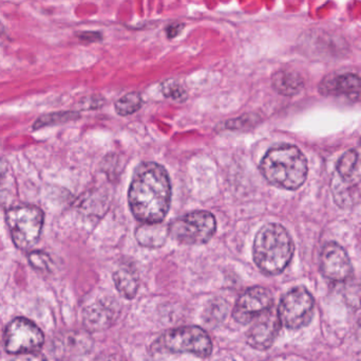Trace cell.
Here are the masks:
<instances>
[{
  "label": "cell",
  "mask_w": 361,
  "mask_h": 361,
  "mask_svg": "<svg viewBox=\"0 0 361 361\" xmlns=\"http://www.w3.org/2000/svg\"><path fill=\"white\" fill-rule=\"evenodd\" d=\"M129 206L144 224L162 223L171 207V186L169 174L158 163H142L129 189Z\"/></svg>",
  "instance_id": "6da1fadb"
},
{
  "label": "cell",
  "mask_w": 361,
  "mask_h": 361,
  "mask_svg": "<svg viewBox=\"0 0 361 361\" xmlns=\"http://www.w3.org/2000/svg\"><path fill=\"white\" fill-rule=\"evenodd\" d=\"M260 171L273 186L297 190L307 179V158L296 146L281 144L271 148L263 157Z\"/></svg>",
  "instance_id": "7a4b0ae2"
},
{
  "label": "cell",
  "mask_w": 361,
  "mask_h": 361,
  "mask_svg": "<svg viewBox=\"0 0 361 361\" xmlns=\"http://www.w3.org/2000/svg\"><path fill=\"white\" fill-rule=\"evenodd\" d=\"M294 243L290 233L279 224H267L257 233L254 242V260L262 273L279 275L292 261Z\"/></svg>",
  "instance_id": "3957f363"
},
{
  "label": "cell",
  "mask_w": 361,
  "mask_h": 361,
  "mask_svg": "<svg viewBox=\"0 0 361 361\" xmlns=\"http://www.w3.org/2000/svg\"><path fill=\"white\" fill-rule=\"evenodd\" d=\"M337 205L351 208L361 203V153L350 150L343 155L331 180Z\"/></svg>",
  "instance_id": "277c9868"
},
{
  "label": "cell",
  "mask_w": 361,
  "mask_h": 361,
  "mask_svg": "<svg viewBox=\"0 0 361 361\" xmlns=\"http://www.w3.org/2000/svg\"><path fill=\"white\" fill-rule=\"evenodd\" d=\"M6 224L13 243L21 250H27L37 244L44 227V212L33 205H16L8 208Z\"/></svg>",
  "instance_id": "5b68a950"
},
{
  "label": "cell",
  "mask_w": 361,
  "mask_h": 361,
  "mask_svg": "<svg viewBox=\"0 0 361 361\" xmlns=\"http://www.w3.org/2000/svg\"><path fill=\"white\" fill-rule=\"evenodd\" d=\"M216 228V218L210 212L195 211L171 223L169 232L180 244L201 245L212 239Z\"/></svg>",
  "instance_id": "8992f818"
},
{
  "label": "cell",
  "mask_w": 361,
  "mask_h": 361,
  "mask_svg": "<svg viewBox=\"0 0 361 361\" xmlns=\"http://www.w3.org/2000/svg\"><path fill=\"white\" fill-rule=\"evenodd\" d=\"M315 301L307 288L299 286L284 295L278 307L281 326L288 330L305 328L313 319Z\"/></svg>",
  "instance_id": "52a82bcc"
},
{
  "label": "cell",
  "mask_w": 361,
  "mask_h": 361,
  "mask_svg": "<svg viewBox=\"0 0 361 361\" xmlns=\"http://www.w3.org/2000/svg\"><path fill=\"white\" fill-rule=\"evenodd\" d=\"M159 343L173 353H190L206 358L212 354L210 337L203 329L197 326H183L163 334Z\"/></svg>",
  "instance_id": "ba28073f"
},
{
  "label": "cell",
  "mask_w": 361,
  "mask_h": 361,
  "mask_svg": "<svg viewBox=\"0 0 361 361\" xmlns=\"http://www.w3.org/2000/svg\"><path fill=\"white\" fill-rule=\"evenodd\" d=\"M44 343V333L27 318L13 320L4 332V348L6 353L11 355L38 353Z\"/></svg>",
  "instance_id": "9c48e42d"
},
{
  "label": "cell",
  "mask_w": 361,
  "mask_h": 361,
  "mask_svg": "<svg viewBox=\"0 0 361 361\" xmlns=\"http://www.w3.org/2000/svg\"><path fill=\"white\" fill-rule=\"evenodd\" d=\"M273 303V295L269 290L255 286L238 299L233 312V319L241 324H250L271 309Z\"/></svg>",
  "instance_id": "30bf717a"
},
{
  "label": "cell",
  "mask_w": 361,
  "mask_h": 361,
  "mask_svg": "<svg viewBox=\"0 0 361 361\" xmlns=\"http://www.w3.org/2000/svg\"><path fill=\"white\" fill-rule=\"evenodd\" d=\"M320 271L331 281L343 282L351 278L353 267L347 251L341 245L329 243L320 254Z\"/></svg>",
  "instance_id": "8fae6325"
},
{
  "label": "cell",
  "mask_w": 361,
  "mask_h": 361,
  "mask_svg": "<svg viewBox=\"0 0 361 361\" xmlns=\"http://www.w3.org/2000/svg\"><path fill=\"white\" fill-rule=\"evenodd\" d=\"M259 321L248 331L247 341L250 347L260 351L271 347L281 326L277 312L269 309L258 318Z\"/></svg>",
  "instance_id": "7c38bea8"
},
{
  "label": "cell",
  "mask_w": 361,
  "mask_h": 361,
  "mask_svg": "<svg viewBox=\"0 0 361 361\" xmlns=\"http://www.w3.org/2000/svg\"><path fill=\"white\" fill-rule=\"evenodd\" d=\"M320 90L324 95H345L356 99L361 93V78L353 73L341 74L322 83Z\"/></svg>",
  "instance_id": "4fadbf2b"
},
{
  "label": "cell",
  "mask_w": 361,
  "mask_h": 361,
  "mask_svg": "<svg viewBox=\"0 0 361 361\" xmlns=\"http://www.w3.org/2000/svg\"><path fill=\"white\" fill-rule=\"evenodd\" d=\"M116 318V309L112 303L97 302L85 311L84 324L90 331L109 328Z\"/></svg>",
  "instance_id": "5bb4252c"
},
{
  "label": "cell",
  "mask_w": 361,
  "mask_h": 361,
  "mask_svg": "<svg viewBox=\"0 0 361 361\" xmlns=\"http://www.w3.org/2000/svg\"><path fill=\"white\" fill-rule=\"evenodd\" d=\"M169 235V225L163 222L157 224H143L135 231L137 242L144 247L148 248L162 247Z\"/></svg>",
  "instance_id": "9a60e30c"
},
{
  "label": "cell",
  "mask_w": 361,
  "mask_h": 361,
  "mask_svg": "<svg viewBox=\"0 0 361 361\" xmlns=\"http://www.w3.org/2000/svg\"><path fill=\"white\" fill-rule=\"evenodd\" d=\"M271 83L274 89L283 95H297L305 85L303 78L292 70H279L276 72L271 78Z\"/></svg>",
  "instance_id": "2e32d148"
},
{
  "label": "cell",
  "mask_w": 361,
  "mask_h": 361,
  "mask_svg": "<svg viewBox=\"0 0 361 361\" xmlns=\"http://www.w3.org/2000/svg\"><path fill=\"white\" fill-rule=\"evenodd\" d=\"M116 288L120 294L126 299L135 298L139 288V280L137 276L128 268H120L114 275Z\"/></svg>",
  "instance_id": "e0dca14e"
},
{
  "label": "cell",
  "mask_w": 361,
  "mask_h": 361,
  "mask_svg": "<svg viewBox=\"0 0 361 361\" xmlns=\"http://www.w3.org/2000/svg\"><path fill=\"white\" fill-rule=\"evenodd\" d=\"M142 104L143 100L139 93H127L116 102V112L120 116H129L137 112L142 107Z\"/></svg>",
  "instance_id": "ac0fdd59"
},
{
  "label": "cell",
  "mask_w": 361,
  "mask_h": 361,
  "mask_svg": "<svg viewBox=\"0 0 361 361\" xmlns=\"http://www.w3.org/2000/svg\"><path fill=\"white\" fill-rule=\"evenodd\" d=\"M15 196V182L8 165L0 160V203Z\"/></svg>",
  "instance_id": "d6986e66"
},
{
  "label": "cell",
  "mask_w": 361,
  "mask_h": 361,
  "mask_svg": "<svg viewBox=\"0 0 361 361\" xmlns=\"http://www.w3.org/2000/svg\"><path fill=\"white\" fill-rule=\"evenodd\" d=\"M88 345H90L89 343V339H85V337H82V335L80 334H66V336H63V341H61V347L63 348V352H70V353H73V352H82L86 350V348L88 347Z\"/></svg>",
  "instance_id": "ffe728a7"
},
{
  "label": "cell",
  "mask_w": 361,
  "mask_h": 361,
  "mask_svg": "<svg viewBox=\"0 0 361 361\" xmlns=\"http://www.w3.org/2000/svg\"><path fill=\"white\" fill-rule=\"evenodd\" d=\"M162 93L165 97L175 100V101L183 102L187 99V93L184 87L182 86L180 83L173 80V78L163 83Z\"/></svg>",
  "instance_id": "44dd1931"
},
{
  "label": "cell",
  "mask_w": 361,
  "mask_h": 361,
  "mask_svg": "<svg viewBox=\"0 0 361 361\" xmlns=\"http://www.w3.org/2000/svg\"><path fill=\"white\" fill-rule=\"evenodd\" d=\"M78 114L75 112H55V114H46V116L40 117L35 124L34 129H40V127L47 126V125L56 124V123H63L66 121L73 120L78 118Z\"/></svg>",
  "instance_id": "7402d4cb"
},
{
  "label": "cell",
  "mask_w": 361,
  "mask_h": 361,
  "mask_svg": "<svg viewBox=\"0 0 361 361\" xmlns=\"http://www.w3.org/2000/svg\"><path fill=\"white\" fill-rule=\"evenodd\" d=\"M29 262L33 268L39 271H49L51 268L50 256L42 251H32L29 254Z\"/></svg>",
  "instance_id": "603a6c76"
},
{
  "label": "cell",
  "mask_w": 361,
  "mask_h": 361,
  "mask_svg": "<svg viewBox=\"0 0 361 361\" xmlns=\"http://www.w3.org/2000/svg\"><path fill=\"white\" fill-rule=\"evenodd\" d=\"M227 314V305L224 300L214 301L212 307L208 309L207 321L216 322V320H224Z\"/></svg>",
  "instance_id": "cb8c5ba5"
},
{
  "label": "cell",
  "mask_w": 361,
  "mask_h": 361,
  "mask_svg": "<svg viewBox=\"0 0 361 361\" xmlns=\"http://www.w3.org/2000/svg\"><path fill=\"white\" fill-rule=\"evenodd\" d=\"M12 361H48L46 356L38 352V353L23 354V355H17Z\"/></svg>",
  "instance_id": "d4e9b609"
},
{
  "label": "cell",
  "mask_w": 361,
  "mask_h": 361,
  "mask_svg": "<svg viewBox=\"0 0 361 361\" xmlns=\"http://www.w3.org/2000/svg\"><path fill=\"white\" fill-rule=\"evenodd\" d=\"M182 29L183 25H180V23H173V25H169V29H167V35H169V37H175V36H177L178 34L182 31Z\"/></svg>",
  "instance_id": "484cf974"
},
{
  "label": "cell",
  "mask_w": 361,
  "mask_h": 361,
  "mask_svg": "<svg viewBox=\"0 0 361 361\" xmlns=\"http://www.w3.org/2000/svg\"><path fill=\"white\" fill-rule=\"evenodd\" d=\"M97 361H118L114 360V357H104L103 360H97Z\"/></svg>",
  "instance_id": "4316f807"
},
{
  "label": "cell",
  "mask_w": 361,
  "mask_h": 361,
  "mask_svg": "<svg viewBox=\"0 0 361 361\" xmlns=\"http://www.w3.org/2000/svg\"><path fill=\"white\" fill-rule=\"evenodd\" d=\"M4 25H2V23H0V36L4 35Z\"/></svg>",
  "instance_id": "83f0119b"
}]
</instances>
